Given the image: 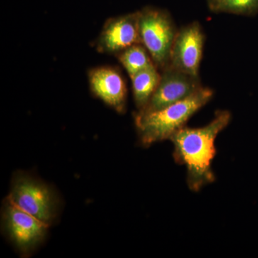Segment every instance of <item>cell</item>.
Segmentation results:
<instances>
[{
	"label": "cell",
	"instance_id": "cell-1",
	"mask_svg": "<svg viewBox=\"0 0 258 258\" xmlns=\"http://www.w3.org/2000/svg\"><path fill=\"white\" fill-rule=\"evenodd\" d=\"M231 113L217 111L210 123L201 128L183 127L173 134L174 158L176 163L186 166V182L191 191H200L215 181L212 162L217 154L215 142L217 135L228 125Z\"/></svg>",
	"mask_w": 258,
	"mask_h": 258
},
{
	"label": "cell",
	"instance_id": "cell-2",
	"mask_svg": "<svg viewBox=\"0 0 258 258\" xmlns=\"http://www.w3.org/2000/svg\"><path fill=\"white\" fill-rule=\"evenodd\" d=\"M209 88H200L182 101L148 114H136L135 123L139 140L144 147L170 139L173 134L185 126L186 122L213 97Z\"/></svg>",
	"mask_w": 258,
	"mask_h": 258
},
{
	"label": "cell",
	"instance_id": "cell-3",
	"mask_svg": "<svg viewBox=\"0 0 258 258\" xmlns=\"http://www.w3.org/2000/svg\"><path fill=\"white\" fill-rule=\"evenodd\" d=\"M138 12L141 44L150 54L157 69L162 71L169 66L178 30L166 10L147 7Z\"/></svg>",
	"mask_w": 258,
	"mask_h": 258
},
{
	"label": "cell",
	"instance_id": "cell-4",
	"mask_svg": "<svg viewBox=\"0 0 258 258\" xmlns=\"http://www.w3.org/2000/svg\"><path fill=\"white\" fill-rule=\"evenodd\" d=\"M8 198L15 206L48 226L57 217L58 200L55 194L47 185L31 176H15Z\"/></svg>",
	"mask_w": 258,
	"mask_h": 258
},
{
	"label": "cell",
	"instance_id": "cell-5",
	"mask_svg": "<svg viewBox=\"0 0 258 258\" xmlns=\"http://www.w3.org/2000/svg\"><path fill=\"white\" fill-rule=\"evenodd\" d=\"M5 231L23 255H28L43 242L49 226L15 206L8 198L3 213Z\"/></svg>",
	"mask_w": 258,
	"mask_h": 258
},
{
	"label": "cell",
	"instance_id": "cell-6",
	"mask_svg": "<svg viewBox=\"0 0 258 258\" xmlns=\"http://www.w3.org/2000/svg\"><path fill=\"white\" fill-rule=\"evenodd\" d=\"M203 87L200 77L190 76L167 66L161 71L160 81L150 100L137 114L160 111L188 98Z\"/></svg>",
	"mask_w": 258,
	"mask_h": 258
},
{
	"label": "cell",
	"instance_id": "cell-7",
	"mask_svg": "<svg viewBox=\"0 0 258 258\" xmlns=\"http://www.w3.org/2000/svg\"><path fill=\"white\" fill-rule=\"evenodd\" d=\"M205 35L200 24L194 22L178 30L171 47L169 66L199 77Z\"/></svg>",
	"mask_w": 258,
	"mask_h": 258
},
{
	"label": "cell",
	"instance_id": "cell-8",
	"mask_svg": "<svg viewBox=\"0 0 258 258\" xmlns=\"http://www.w3.org/2000/svg\"><path fill=\"white\" fill-rule=\"evenodd\" d=\"M141 43L139 30V12L107 21L97 40L100 52L119 54L128 47Z\"/></svg>",
	"mask_w": 258,
	"mask_h": 258
},
{
	"label": "cell",
	"instance_id": "cell-9",
	"mask_svg": "<svg viewBox=\"0 0 258 258\" xmlns=\"http://www.w3.org/2000/svg\"><path fill=\"white\" fill-rule=\"evenodd\" d=\"M90 87L95 96L119 113H123L126 103V85L118 70L99 67L88 74Z\"/></svg>",
	"mask_w": 258,
	"mask_h": 258
},
{
	"label": "cell",
	"instance_id": "cell-10",
	"mask_svg": "<svg viewBox=\"0 0 258 258\" xmlns=\"http://www.w3.org/2000/svg\"><path fill=\"white\" fill-rule=\"evenodd\" d=\"M156 66L143 70L131 77L136 106L139 111L143 109L157 89L161 74Z\"/></svg>",
	"mask_w": 258,
	"mask_h": 258
},
{
	"label": "cell",
	"instance_id": "cell-11",
	"mask_svg": "<svg viewBox=\"0 0 258 258\" xmlns=\"http://www.w3.org/2000/svg\"><path fill=\"white\" fill-rule=\"evenodd\" d=\"M118 59L129 76L155 66L150 54L142 44L139 43L128 47L118 54Z\"/></svg>",
	"mask_w": 258,
	"mask_h": 258
},
{
	"label": "cell",
	"instance_id": "cell-12",
	"mask_svg": "<svg viewBox=\"0 0 258 258\" xmlns=\"http://www.w3.org/2000/svg\"><path fill=\"white\" fill-rule=\"evenodd\" d=\"M209 9L215 13L254 16L258 13V0H207Z\"/></svg>",
	"mask_w": 258,
	"mask_h": 258
}]
</instances>
